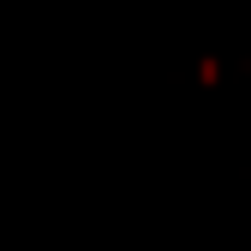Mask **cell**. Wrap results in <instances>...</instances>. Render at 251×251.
<instances>
[]
</instances>
